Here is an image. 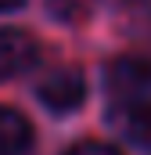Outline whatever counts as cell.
Here are the masks:
<instances>
[{
	"label": "cell",
	"instance_id": "3",
	"mask_svg": "<svg viewBox=\"0 0 151 155\" xmlns=\"http://www.w3.org/2000/svg\"><path fill=\"white\" fill-rule=\"evenodd\" d=\"M40 43L25 29H0V79H11L36 65Z\"/></svg>",
	"mask_w": 151,
	"mask_h": 155
},
{
	"label": "cell",
	"instance_id": "6",
	"mask_svg": "<svg viewBox=\"0 0 151 155\" xmlns=\"http://www.w3.org/2000/svg\"><path fill=\"white\" fill-rule=\"evenodd\" d=\"M119 15L130 33H151V0H119Z\"/></svg>",
	"mask_w": 151,
	"mask_h": 155
},
{
	"label": "cell",
	"instance_id": "7",
	"mask_svg": "<svg viewBox=\"0 0 151 155\" xmlns=\"http://www.w3.org/2000/svg\"><path fill=\"white\" fill-rule=\"evenodd\" d=\"M94 7H97V0H50V15L58 22H69V25L86 22Z\"/></svg>",
	"mask_w": 151,
	"mask_h": 155
},
{
	"label": "cell",
	"instance_id": "2",
	"mask_svg": "<svg viewBox=\"0 0 151 155\" xmlns=\"http://www.w3.org/2000/svg\"><path fill=\"white\" fill-rule=\"evenodd\" d=\"M83 97H86V83L76 69H58L40 83V101L50 112H72L83 105Z\"/></svg>",
	"mask_w": 151,
	"mask_h": 155
},
{
	"label": "cell",
	"instance_id": "9",
	"mask_svg": "<svg viewBox=\"0 0 151 155\" xmlns=\"http://www.w3.org/2000/svg\"><path fill=\"white\" fill-rule=\"evenodd\" d=\"M22 0H0V11H7V7H18Z\"/></svg>",
	"mask_w": 151,
	"mask_h": 155
},
{
	"label": "cell",
	"instance_id": "5",
	"mask_svg": "<svg viewBox=\"0 0 151 155\" xmlns=\"http://www.w3.org/2000/svg\"><path fill=\"white\" fill-rule=\"evenodd\" d=\"M122 126H126L130 141H137L140 148H148V152H151V101H144V105H130Z\"/></svg>",
	"mask_w": 151,
	"mask_h": 155
},
{
	"label": "cell",
	"instance_id": "8",
	"mask_svg": "<svg viewBox=\"0 0 151 155\" xmlns=\"http://www.w3.org/2000/svg\"><path fill=\"white\" fill-rule=\"evenodd\" d=\"M69 155H119L112 144H101V141H83V144H76Z\"/></svg>",
	"mask_w": 151,
	"mask_h": 155
},
{
	"label": "cell",
	"instance_id": "4",
	"mask_svg": "<svg viewBox=\"0 0 151 155\" xmlns=\"http://www.w3.org/2000/svg\"><path fill=\"white\" fill-rule=\"evenodd\" d=\"M33 141V126L29 119L14 108L0 105V155H22Z\"/></svg>",
	"mask_w": 151,
	"mask_h": 155
},
{
	"label": "cell",
	"instance_id": "1",
	"mask_svg": "<svg viewBox=\"0 0 151 155\" xmlns=\"http://www.w3.org/2000/svg\"><path fill=\"white\" fill-rule=\"evenodd\" d=\"M108 87L119 101L144 105L151 97V58L148 54H122L108 69Z\"/></svg>",
	"mask_w": 151,
	"mask_h": 155
}]
</instances>
